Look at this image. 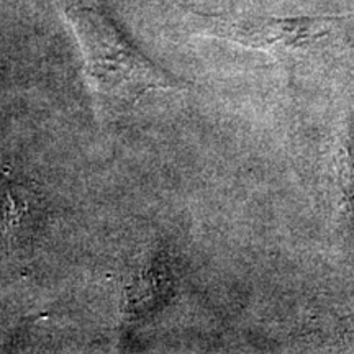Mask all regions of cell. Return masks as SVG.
Returning a JSON list of instances; mask_svg holds the SVG:
<instances>
[{
    "mask_svg": "<svg viewBox=\"0 0 354 354\" xmlns=\"http://www.w3.org/2000/svg\"><path fill=\"white\" fill-rule=\"evenodd\" d=\"M215 37L279 55H294L328 35V17H228L210 15Z\"/></svg>",
    "mask_w": 354,
    "mask_h": 354,
    "instance_id": "2",
    "label": "cell"
},
{
    "mask_svg": "<svg viewBox=\"0 0 354 354\" xmlns=\"http://www.w3.org/2000/svg\"><path fill=\"white\" fill-rule=\"evenodd\" d=\"M179 282L177 259L171 248L154 246L131 274L123 300V322L130 328L158 315L174 299Z\"/></svg>",
    "mask_w": 354,
    "mask_h": 354,
    "instance_id": "3",
    "label": "cell"
},
{
    "mask_svg": "<svg viewBox=\"0 0 354 354\" xmlns=\"http://www.w3.org/2000/svg\"><path fill=\"white\" fill-rule=\"evenodd\" d=\"M69 15L86 53L97 105L107 117L135 107L149 92L180 87L176 77L133 48L97 8L74 3Z\"/></svg>",
    "mask_w": 354,
    "mask_h": 354,
    "instance_id": "1",
    "label": "cell"
}]
</instances>
